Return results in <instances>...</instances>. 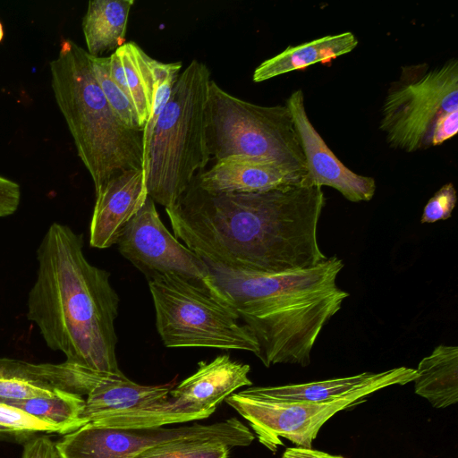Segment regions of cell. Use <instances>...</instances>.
I'll list each match as a JSON object with an SVG mask.
<instances>
[{
	"instance_id": "1",
	"label": "cell",
	"mask_w": 458,
	"mask_h": 458,
	"mask_svg": "<svg viewBox=\"0 0 458 458\" xmlns=\"http://www.w3.org/2000/svg\"><path fill=\"white\" fill-rule=\"evenodd\" d=\"M326 204L307 183L253 193H210L193 181L165 212L174 236L202 259L235 270L310 268L327 257L318 242Z\"/></svg>"
},
{
	"instance_id": "2",
	"label": "cell",
	"mask_w": 458,
	"mask_h": 458,
	"mask_svg": "<svg viewBox=\"0 0 458 458\" xmlns=\"http://www.w3.org/2000/svg\"><path fill=\"white\" fill-rule=\"evenodd\" d=\"M36 280L29 292L27 318L46 344L66 362L122 374L116 359L114 320L119 297L110 274L91 265L83 238L68 225H49L37 250Z\"/></svg>"
},
{
	"instance_id": "3",
	"label": "cell",
	"mask_w": 458,
	"mask_h": 458,
	"mask_svg": "<svg viewBox=\"0 0 458 458\" xmlns=\"http://www.w3.org/2000/svg\"><path fill=\"white\" fill-rule=\"evenodd\" d=\"M204 261L217 298L253 335L259 344L256 356L267 368L279 363L308 366L323 327L349 296L336 284L344 266L336 256L310 268L278 273L235 270Z\"/></svg>"
},
{
	"instance_id": "4",
	"label": "cell",
	"mask_w": 458,
	"mask_h": 458,
	"mask_svg": "<svg viewBox=\"0 0 458 458\" xmlns=\"http://www.w3.org/2000/svg\"><path fill=\"white\" fill-rule=\"evenodd\" d=\"M49 68L55 102L95 191L123 171L146 169L143 131L127 127L114 114L95 78L88 52L64 39Z\"/></svg>"
},
{
	"instance_id": "5",
	"label": "cell",
	"mask_w": 458,
	"mask_h": 458,
	"mask_svg": "<svg viewBox=\"0 0 458 458\" xmlns=\"http://www.w3.org/2000/svg\"><path fill=\"white\" fill-rule=\"evenodd\" d=\"M208 66L192 60L181 73L153 128L146 153L148 196L165 208L174 205L210 159L207 105Z\"/></svg>"
},
{
	"instance_id": "6",
	"label": "cell",
	"mask_w": 458,
	"mask_h": 458,
	"mask_svg": "<svg viewBox=\"0 0 458 458\" xmlns=\"http://www.w3.org/2000/svg\"><path fill=\"white\" fill-rule=\"evenodd\" d=\"M379 129L391 148L405 152L438 146L458 131V61L401 67L386 91Z\"/></svg>"
},
{
	"instance_id": "7",
	"label": "cell",
	"mask_w": 458,
	"mask_h": 458,
	"mask_svg": "<svg viewBox=\"0 0 458 458\" xmlns=\"http://www.w3.org/2000/svg\"><path fill=\"white\" fill-rule=\"evenodd\" d=\"M206 133L210 157L216 161L244 157L307 171L293 118L285 104L256 105L229 94L211 80Z\"/></svg>"
},
{
	"instance_id": "8",
	"label": "cell",
	"mask_w": 458,
	"mask_h": 458,
	"mask_svg": "<svg viewBox=\"0 0 458 458\" xmlns=\"http://www.w3.org/2000/svg\"><path fill=\"white\" fill-rule=\"evenodd\" d=\"M156 327L168 348L208 347L259 352L239 315L208 292L175 276L148 279Z\"/></svg>"
},
{
	"instance_id": "9",
	"label": "cell",
	"mask_w": 458,
	"mask_h": 458,
	"mask_svg": "<svg viewBox=\"0 0 458 458\" xmlns=\"http://www.w3.org/2000/svg\"><path fill=\"white\" fill-rule=\"evenodd\" d=\"M254 434L237 418L180 428H112L88 422L55 444L58 458H133L152 446L177 440H212L231 448L250 445Z\"/></svg>"
},
{
	"instance_id": "10",
	"label": "cell",
	"mask_w": 458,
	"mask_h": 458,
	"mask_svg": "<svg viewBox=\"0 0 458 458\" xmlns=\"http://www.w3.org/2000/svg\"><path fill=\"white\" fill-rule=\"evenodd\" d=\"M383 388L372 386L332 402L316 403L265 397L247 387L225 401L249 422L259 442L276 453L283 445L281 438L296 446L311 448L319 429L330 418L364 403Z\"/></svg>"
},
{
	"instance_id": "11",
	"label": "cell",
	"mask_w": 458,
	"mask_h": 458,
	"mask_svg": "<svg viewBox=\"0 0 458 458\" xmlns=\"http://www.w3.org/2000/svg\"><path fill=\"white\" fill-rule=\"evenodd\" d=\"M116 244L120 253L147 279L175 276L217 298L206 262L165 228L149 196L127 224Z\"/></svg>"
},
{
	"instance_id": "12",
	"label": "cell",
	"mask_w": 458,
	"mask_h": 458,
	"mask_svg": "<svg viewBox=\"0 0 458 458\" xmlns=\"http://www.w3.org/2000/svg\"><path fill=\"white\" fill-rule=\"evenodd\" d=\"M285 105L301 140L310 184L334 188L352 202L370 200L376 191L374 178L354 173L334 154L307 114L302 89L294 90Z\"/></svg>"
},
{
	"instance_id": "13",
	"label": "cell",
	"mask_w": 458,
	"mask_h": 458,
	"mask_svg": "<svg viewBox=\"0 0 458 458\" xmlns=\"http://www.w3.org/2000/svg\"><path fill=\"white\" fill-rule=\"evenodd\" d=\"M192 181L210 193L266 192L310 184L307 171L275 161L244 157L218 160L208 171L198 174Z\"/></svg>"
},
{
	"instance_id": "14",
	"label": "cell",
	"mask_w": 458,
	"mask_h": 458,
	"mask_svg": "<svg viewBox=\"0 0 458 458\" xmlns=\"http://www.w3.org/2000/svg\"><path fill=\"white\" fill-rule=\"evenodd\" d=\"M95 192L89 244L94 248L106 249L116 244L127 224L148 198L146 169L123 171Z\"/></svg>"
},
{
	"instance_id": "15",
	"label": "cell",
	"mask_w": 458,
	"mask_h": 458,
	"mask_svg": "<svg viewBox=\"0 0 458 458\" xmlns=\"http://www.w3.org/2000/svg\"><path fill=\"white\" fill-rule=\"evenodd\" d=\"M416 369L398 367L382 372H362L354 376L331 378L303 384L276 386H249L255 394L275 399L308 402H332L351 393L372 386L385 388L392 386H403L414 381Z\"/></svg>"
},
{
	"instance_id": "16",
	"label": "cell",
	"mask_w": 458,
	"mask_h": 458,
	"mask_svg": "<svg viewBox=\"0 0 458 458\" xmlns=\"http://www.w3.org/2000/svg\"><path fill=\"white\" fill-rule=\"evenodd\" d=\"M250 370L248 364L233 360L227 354L220 355L210 362L200 361L197 371L174 387L169 394L215 411L235 390L252 386L248 377Z\"/></svg>"
},
{
	"instance_id": "17",
	"label": "cell",
	"mask_w": 458,
	"mask_h": 458,
	"mask_svg": "<svg viewBox=\"0 0 458 458\" xmlns=\"http://www.w3.org/2000/svg\"><path fill=\"white\" fill-rule=\"evenodd\" d=\"M174 381L156 386L139 385L122 374H112L88 395L82 417L95 421L143 407L169 396Z\"/></svg>"
},
{
	"instance_id": "18",
	"label": "cell",
	"mask_w": 458,
	"mask_h": 458,
	"mask_svg": "<svg viewBox=\"0 0 458 458\" xmlns=\"http://www.w3.org/2000/svg\"><path fill=\"white\" fill-rule=\"evenodd\" d=\"M120 53L131 102L141 126L145 127L158 87L179 76L182 63H162L146 54L135 42H125Z\"/></svg>"
},
{
	"instance_id": "19",
	"label": "cell",
	"mask_w": 458,
	"mask_h": 458,
	"mask_svg": "<svg viewBox=\"0 0 458 458\" xmlns=\"http://www.w3.org/2000/svg\"><path fill=\"white\" fill-rule=\"evenodd\" d=\"M359 44L351 31L324 36L297 46H290L276 55L262 62L254 71L252 80L261 82L317 63L352 52Z\"/></svg>"
},
{
	"instance_id": "20",
	"label": "cell",
	"mask_w": 458,
	"mask_h": 458,
	"mask_svg": "<svg viewBox=\"0 0 458 458\" xmlns=\"http://www.w3.org/2000/svg\"><path fill=\"white\" fill-rule=\"evenodd\" d=\"M110 375L66 361L59 364H34L0 358V377L23 379L81 396L88 395Z\"/></svg>"
},
{
	"instance_id": "21",
	"label": "cell",
	"mask_w": 458,
	"mask_h": 458,
	"mask_svg": "<svg viewBox=\"0 0 458 458\" xmlns=\"http://www.w3.org/2000/svg\"><path fill=\"white\" fill-rule=\"evenodd\" d=\"M134 0H91L82 19L87 52L92 56L125 44V34Z\"/></svg>"
},
{
	"instance_id": "22",
	"label": "cell",
	"mask_w": 458,
	"mask_h": 458,
	"mask_svg": "<svg viewBox=\"0 0 458 458\" xmlns=\"http://www.w3.org/2000/svg\"><path fill=\"white\" fill-rule=\"evenodd\" d=\"M415 394L435 408H446L458 401V347L437 346L416 369Z\"/></svg>"
},
{
	"instance_id": "23",
	"label": "cell",
	"mask_w": 458,
	"mask_h": 458,
	"mask_svg": "<svg viewBox=\"0 0 458 458\" xmlns=\"http://www.w3.org/2000/svg\"><path fill=\"white\" fill-rule=\"evenodd\" d=\"M213 412V411L199 408L182 398L170 396L143 407L91 421V423L112 428H156L206 419Z\"/></svg>"
},
{
	"instance_id": "24",
	"label": "cell",
	"mask_w": 458,
	"mask_h": 458,
	"mask_svg": "<svg viewBox=\"0 0 458 458\" xmlns=\"http://www.w3.org/2000/svg\"><path fill=\"white\" fill-rule=\"evenodd\" d=\"M4 403V402H3ZM47 424L71 433L88 423L82 417L86 401L81 395L56 389L50 397H36L5 403Z\"/></svg>"
},
{
	"instance_id": "25",
	"label": "cell",
	"mask_w": 458,
	"mask_h": 458,
	"mask_svg": "<svg viewBox=\"0 0 458 458\" xmlns=\"http://www.w3.org/2000/svg\"><path fill=\"white\" fill-rule=\"evenodd\" d=\"M89 60L93 73L104 96L118 119L127 127L143 131L131 100L112 80L109 73V56H92Z\"/></svg>"
},
{
	"instance_id": "26",
	"label": "cell",
	"mask_w": 458,
	"mask_h": 458,
	"mask_svg": "<svg viewBox=\"0 0 458 458\" xmlns=\"http://www.w3.org/2000/svg\"><path fill=\"white\" fill-rule=\"evenodd\" d=\"M231 447L212 440H177L144 450L133 458H228Z\"/></svg>"
},
{
	"instance_id": "27",
	"label": "cell",
	"mask_w": 458,
	"mask_h": 458,
	"mask_svg": "<svg viewBox=\"0 0 458 458\" xmlns=\"http://www.w3.org/2000/svg\"><path fill=\"white\" fill-rule=\"evenodd\" d=\"M0 425L30 435H35L38 432L63 434L59 428L41 421L29 413L1 401Z\"/></svg>"
},
{
	"instance_id": "28",
	"label": "cell",
	"mask_w": 458,
	"mask_h": 458,
	"mask_svg": "<svg viewBox=\"0 0 458 458\" xmlns=\"http://www.w3.org/2000/svg\"><path fill=\"white\" fill-rule=\"evenodd\" d=\"M56 388H51L30 381L0 377V401L4 403L27 400L36 397H50Z\"/></svg>"
},
{
	"instance_id": "29",
	"label": "cell",
	"mask_w": 458,
	"mask_h": 458,
	"mask_svg": "<svg viewBox=\"0 0 458 458\" xmlns=\"http://www.w3.org/2000/svg\"><path fill=\"white\" fill-rule=\"evenodd\" d=\"M456 201L457 195L454 184L448 182L443 185L427 202L420 222L431 224L450 218Z\"/></svg>"
},
{
	"instance_id": "30",
	"label": "cell",
	"mask_w": 458,
	"mask_h": 458,
	"mask_svg": "<svg viewBox=\"0 0 458 458\" xmlns=\"http://www.w3.org/2000/svg\"><path fill=\"white\" fill-rule=\"evenodd\" d=\"M21 202L20 185L0 175V217L15 213Z\"/></svg>"
},
{
	"instance_id": "31",
	"label": "cell",
	"mask_w": 458,
	"mask_h": 458,
	"mask_svg": "<svg viewBox=\"0 0 458 458\" xmlns=\"http://www.w3.org/2000/svg\"><path fill=\"white\" fill-rule=\"evenodd\" d=\"M21 458H58L55 444L47 436L31 437L24 445Z\"/></svg>"
},
{
	"instance_id": "32",
	"label": "cell",
	"mask_w": 458,
	"mask_h": 458,
	"mask_svg": "<svg viewBox=\"0 0 458 458\" xmlns=\"http://www.w3.org/2000/svg\"><path fill=\"white\" fill-rule=\"evenodd\" d=\"M282 458H344L342 455H334L323 451L314 450L307 447H288L283 454Z\"/></svg>"
},
{
	"instance_id": "33",
	"label": "cell",
	"mask_w": 458,
	"mask_h": 458,
	"mask_svg": "<svg viewBox=\"0 0 458 458\" xmlns=\"http://www.w3.org/2000/svg\"><path fill=\"white\" fill-rule=\"evenodd\" d=\"M31 436L34 435L17 431L13 428L0 425V439H13L15 441H23L25 439L31 438Z\"/></svg>"
},
{
	"instance_id": "34",
	"label": "cell",
	"mask_w": 458,
	"mask_h": 458,
	"mask_svg": "<svg viewBox=\"0 0 458 458\" xmlns=\"http://www.w3.org/2000/svg\"><path fill=\"white\" fill-rule=\"evenodd\" d=\"M4 27H3L2 22L0 21V42H2V40L4 38Z\"/></svg>"
}]
</instances>
